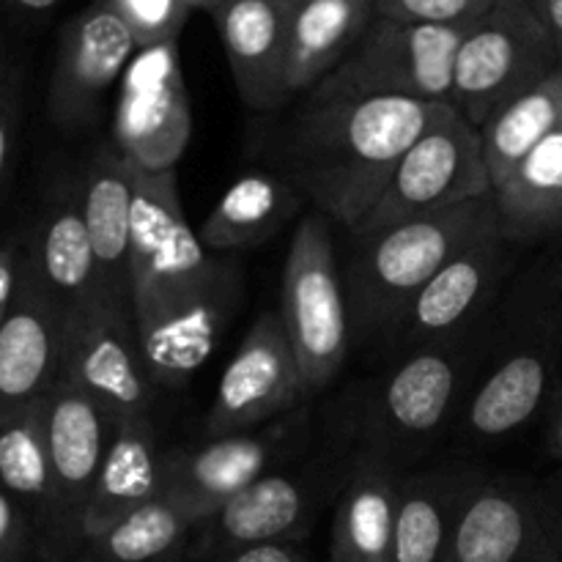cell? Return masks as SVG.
Instances as JSON below:
<instances>
[{"mask_svg": "<svg viewBox=\"0 0 562 562\" xmlns=\"http://www.w3.org/2000/svg\"><path fill=\"white\" fill-rule=\"evenodd\" d=\"M532 289H536L562 318V256L554 258V263L541 274V278L532 280Z\"/></svg>", "mask_w": 562, "mask_h": 562, "instance_id": "41", "label": "cell"}, {"mask_svg": "<svg viewBox=\"0 0 562 562\" xmlns=\"http://www.w3.org/2000/svg\"><path fill=\"white\" fill-rule=\"evenodd\" d=\"M305 401H311V395L283 318L278 311H263L220 376L203 415V437L267 426Z\"/></svg>", "mask_w": 562, "mask_h": 562, "instance_id": "17", "label": "cell"}, {"mask_svg": "<svg viewBox=\"0 0 562 562\" xmlns=\"http://www.w3.org/2000/svg\"><path fill=\"white\" fill-rule=\"evenodd\" d=\"M110 3L126 22L140 49L179 42V33L184 31L192 14L184 0H110Z\"/></svg>", "mask_w": 562, "mask_h": 562, "instance_id": "32", "label": "cell"}, {"mask_svg": "<svg viewBox=\"0 0 562 562\" xmlns=\"http://www.w3.org/2000/svg\"><path fill=\"white\" fill-rule=\"evenodd\" d=\"M562 60V0H527Z\"/></svg>", "mask_w": 562, "mask_h": 562, "instance_id": "40", "label": "cell"}, {"mask_svg": "<svg viewBox=\"0 0 562 562\" xmlns=\"http://www.w3.org/2000/svg\"><path fill=\"white\" fill-rule=\"evenodd\" d=\"M373 20L376 0H302L291 25V99L305 97L333 75Z\"/></svg>", "mask_w": 562, "mask_h": 562, "instance_id": "27", "label": "cell"}, {"mask_svg": "<svg viewBox=\"0 0 562 562\" xmlns=\"http://www.w3.org/2000/svg\"><path fill=\"white\" fill-rule=\"evenodd\" d=\"M137 42L110 0H91L58 36L47 88V115L60 132L77 135L99 124L104 99L119 91Z\"/></svg>", "mask_w": 562, "mask_h": 562, "instance_id": "15", "label": "cell"}, {"mask_svg": "<svg viewBox=\"0 0 562 562\" xmlns=\"http://www.w3.org/2000/svg\"><path fill=\"white\" fill-rule=\"evenodd\" d=\"M60 376L91 395L113 426L157 423L162 390L148 371L126 307L99 300L66 318Z\"/></svg>", "mask_w": 562, "mask_h": 562, "instance_id": "12", "label": "cell"}, {"mask_svg": "<svg viewBox=\"0 0 562 562\" xmlns=\"http://www.w3.org/2000/svg\"><path fill=\"white\" fill-rule=\"evenodd\" d=\"M38 560V532L27 510L0 488V562Z\"/></svg>", "mask_w": 562, "mask_h": 562, "instance_id": "34", "label": "cell"}, {"mask_svg": "<svg viewBox=\"0 0 562 562\" xmlns=\"http://www.w3.org/2000/svg\"><path fill=\"white\" fill-rule=\"evenodd\" d=\"M203 562H313V558L302 543H272V547L241 549V552H231Z\"/></svg>", "mask_w": 562, "mask_h": 562, "instance_id": "37", "label": "cell"}, {"mask_svg": "<svg viewBox=\"0 0 562 562\" xmlns=\"http://www.w3.org/2000/svg\"><path fill=\"white\" fill-rule=\"evenodd\" d=\"M5 64H9V49H5V38L0 33V71L5 69Z\"/></svg>", "mask_w": 562, "mask_h": 562, "instance_id": "44", "label": "cell"}, {"mask_svg": "<svg viewBox=\"0 0 562 562\" xmlns=\"http://www.w3.org/2000/svg\"><path fill=\"white\" fill-rule=\"evenodd\" d=\"M483 472L470 464L415 467L401 472L393 562H445Z\"/></svg>", "mask_w": 562, "mask_h": 562, "instance_id": "23", "label": "cell"}, {"mask_svg": "<svg viewBox=\"0 0 562 562\" xmlns=\"http://www.w3.org/2000/svg\"><path fill=\"white\" fill-rule=\"evenodd\" d=\"M510 241L499 223L450 258L406 305L376 349L398 357L420 346L453 340L483 327L510 269Z\"/></svg>", "mask_w": 562, "mask_h": 562, "instance_id": "13", "label": "cell"}, {"mask_svg": "<svg viewBox=\"0 0 562 562\" xmlns=\"http://www.w3.org/2000/svg\"><path fill=\"white\" fill-rule=\"evenodd\" d=\"M562 126V64L481 126L492 192L532 148Z\"/></svg>", "mask_w": 562, "mask_h": 562, "instance_id": "31", "label": "cell"}, {"mask_svg": "<svg viewBox=\"0 0 562 562\" xmlns=\"http://www.w3.org/2000/svg\"><path fill=\"white\" fill-rule=\"evenodd\" d=\"M80 206L97 261L99 294L130 311L132 223H135V165L113 140L91 151L77 173ZM132 313V311H130Z\"/></svg>", "mask_w": 562, "mask_h": 562, "instance_id": "21", "label": "cell"}, {"mask_svg": "<svg viewBox=\"0 0 562 562\" xmlns=\"http://www.w3.org/2000/svg\"><path fill=\"white\" fill-rule=\"evenodd\" d=\"M42 404L0 426V488H5L36 525L38 560L44 562L53 549L58 508H55Z\"/></svg>", "mask_w": 562, "mask_h": 562, "instance_id": "29", "label": "cell"}, {"mask_svg": "<svg viewBox=\"0 0 562 562\" xmlns=\"http://www.w3.org/2000/svg\"><path fill=\"white\" fill-rule=\"evenodd\" d=\"M543 450L549 459L562 461V384L543 415Z\"/></svg>", "mask_w": 562, "mask_h": 562, "instance_id": "39", "label": "cell"}, {"mask_svg": "<svg viewBox=\"0 0 562 562\" xmlns=\"http://www.w3.org/2000/svg\"><path fill=\"white\" fill-rule=\"evenodd\" d=\"M184 3L190 5V11H209V14H212L223 0H184Z\"/></svg>", "mask_w": 562, "mask_h": 562, "instance_id": "43", "label": "cell"}, {"mask_svg": "<svg viewBox=\"0 0 562 562\" xmlns=\"http://www.w3.org/2000/svg\"><path fill=\"white\" fill-rule=\"evenodd\" d=\"M536 499H538V510H541L543 527H547L549 538H552L554 549H558L562 558V461L558 472H552L547 481L538 483Z\"/></svg>", "mask_w": 562, "mask_h": 562, "instance_id": "36", "label": "cell"}, {"mask_svg": "<svg viewBox=\"0 0 562 562\" xmlns=\"http://www.w3.org/2000/svg\"><path fill=\"white\" fill-rule=\"evenodd\" d=\"M562 64L527 0H497L461 38L453 69V108L481 130L503 104Z\"/></svg>", "mask_w": 562, "mask_h": 562, "instance_id": "11", "label": "cell"}, {"mask_svg": "<svg viewBox=\"0 0 562 562\" xmlns=\"http://www.w3.org/2000/svg\"><path fill=\"white\" fill-rule=\"evenodd\" d=\"M192 527L195 521L184 510L157 499L82 538L66 562H190Z\"/></svg>", "mask_w": 562, "mask_h": 562, "instance_id": "30", "label": "cell"}, {"mask_svg": "<svg viewBox=\"0 0 562 562\" xmlns=\"http://www.w3.org/2000/svg\"><path fill=\"white\" fill-rule=\"evenodd\" d=\"M497 225L494 198L464 203L448 212L406 220L366 236H349L344 263L355 346H379L417 291L477 236Z\"/></svg>", "mask_w": 562, "mask_h": 562, "instance_id": "4", "label": "cell"}, {"mask_svg": "<svg viewBox=\"0 0 562 562\" xmlns=\"http://www.w3.org/2000/svg\"><path fill=\"white\" fill-rule=\"evenodd\" d=\"M162 456L157 423L113 426V439L82 521V538L97 536L124 516L162 499Z\"/></svg>", "mask_w": 562, "mask_h": 562, "instance_id": "26", "label": "cell"}, {"mask_svg": "<svg viewBox=\"0 0 562 562\" xmlns=\"http://www.w3.org/2000/svg\"><path fill=\"white\" fill-rule=\"evenodd\" d=\"M448 108L453 104L305 93L278 126L267 157L307 206L351 231L379 201L406 148Z\"/></svg>", "mask_w": 562, "mask_h": 562, "instance_id": "2", "label": "cell"}, {"mask_svg": "<svg viewBox=\"0 0 562 562\" xmlns=\"http://www.w3.org/2000/svg\"><path fill=\"white\" fill-rule=\"evenodd\" d=\"M351 459L324 439L294 464L258 477L236 497L195 521L190 562L223 558L252 547L302 543L327 505H335Z\"/></svg>", "mask_w": 562, "mask_h": 562, "instance_id": "6", "label": "cell"}, {"mask_svg": "<svg viewBox=\"0 0 562 562\" xmlns=\"http://www.w3.org/2000/svg\"><path fill=\"white\" fill-rule=\"evenodd\" d=\"M470 25L379 16L344 64L313 91L322 97H395L453 104V69Z\"/></svg>", "mask_w": 562, "mask_h": 562, "instance_id": "9", "label": "cell"}, {"mask_svg": "<svg viewBox=\"0 0 562 562\" xmlns=\"http://www.w3.org/2000/svg\"><path fill=\"white\" fill-rule=\"evenodd\" d=\"M42 415L58 508L53 549L44 562H66L82 541V521L113 439V420L64 376L44 398Z\"/></svg>", "mask_w": 562, "mask_h": 562, "instance_id": "16", "label": "cell"}, {"mask_svg": "<svg viewBox=\"0 0 562 562\" xmlns=\"http://www.w3.org/2000/svg\"><path fill=\"white\" fill-rule=\"evenodd\" d=\"M401 472L373 459H351L333 505L329 562H393Z\"/></svg>", "mask_w": 562, "mask_h": 562, "instance_id": "24", "label": "cell"}, {"mask_svg": "<svg viewBox=\"0 0 562 562\" xmlns=\"http://www.w3.org/2000/svg\"><path fill=\"white\" fill-rule=\"evenodd\" d=\"M497 0H376L379 16L428 25H472Z\"/></svg>", "mask_w": 562, "mask_h": 562, "instance_id": "33", "label": "cell"}, {"mask_svg": "<svg viewBox=\"0 0 562 562\" xmlns=\"http://www.w3.org/2000/svg\"><path fill=\"white\" fill-rule=\"evenodd\" d=\"M483 327L395 357L379 376L346 390L329 417V437L349 459L415 470L453 431L472 379L492 351Z\"/></svg>", "mask_w": 562, "mask_h": 562, "instance_id": "3", "label": "cell"}, {"mask_svg": "<svg viewBox=\"0 0 562 562\" xmlns=\"http://www.w3.org/2000/svg\"><path fill=\"white\" fill-rule=\"evenodd\" d=\"M5 5H9L11 11H16V14H47V11H53L55 5L60 3V0H3Z\"/></svg>", "mask_w": 562, "mask_h": 562, "instance_id": "42", "label": "cell"}, {"mask_svg": "<svg viewBox=\"0 0 562 562\" xmlns=\"http://www.w3.org/2000/svg\"><path fill=\"white\" fill-rule=\"evenodd\" d=\"M33 562H42V560H33Z\"/></svg>", "mask_w": 562, "mask_h": 562, "instance_id": "45", "label": "cell"}, {"mask_svg": "<svg viewBox=\"0 0 562 562\" xmlns=\"http://www.w3.org/2000/svg\"><path fill=\"white\" fill-rule=\"evenodd\" d=\"M307 212V201L274 170H250L223 192L198 225V239L217 256L267 245L294 217Z\"/></svg>", "mask_w": 562, "mask_h": 562, "instance_id": "25", "label": "cell"}, {"mask_svg": "<svg viewBox=\"0 0 562 562\" xmlns=\"http://www.w3.org/2000/svg\"><path fill=\"white\" fill-rule=\"evenodd\" d=\"M66 313L20 247L14 300L0 324V426L36 409L60 376Z\"/></svg>", "mask_w": 562, "mask_h": 562, "instance_id": "18", "label": "cell"}, {"mask_svg": "<svg viewBox=\"0 0 562 562\" xmlns=\"http://www.w3.org/2000/svg\"><path fill=\"white\" fill-rule=\"evenodd\" d=\"M22 245L38 283L66 313V318L102 300L77 173L53 181V187L44 192L36 223L22 236Z\"/></svg>", "mask_w": 562, "mask_h": 562, "instance_id": "22", "label": "cell"}, {"mask_svg": "<svg viewBox=\"0 0 562 562\" xmlns=\"http://www.w3.org/2000/svg\"><path fill=\"white\" fill-rule=\"evenodd\" d=\"M510 245H532L562 231V126L538 143L492 192Z\"/></svg>", "mask_w": 562, "mask_h": 562, "instance_id": "28", "label": "cell"}, {"mask_svg": "<svg viewBox=\"0 0 562 562\" xmlns=\"http://www.w3.org/2000/svg\"><path fill=\"white\" fill-rule=\"evenodd\" d=\"M20 247H22V236H14V239L0 245V324H3L5 313H9L11 300H14Z\"/></svg>", "mask_w": 562, "mask_h": 562, "instance_id": "38", "label": "cell"}, {"mask_svg": "<svg viewBox=\"0 0 562 562\" xmlns=\"http://www.w3.org/2000/svg\"><path fill=\"white\" fill-rule=\"evenodd\" d=\"M110 140L135 168L148 173L176 170L192 140L179 42L137 49L115 91Z\"/></svg>", "mask_w": 562, "mask_h": 562, "instance_id": "14", "label": "cell"}, {"mask_svg": "<svg viewBox=\"0 0 562 562\" xmlns=\"http://www.w3.org/2000/svg\"><path fill=\"white\" fill-rule=\"evenodd\" d=\"M278 313L313 398L338 379L355 349L349 294L335 252L333 223L316 209L302 214L291 236Z\"/></svg>", "mask_w": 562, "mask_h": 562, "instance_id": "7", "label": "cell"}, {"mask_svg": "<svg viewBox=\"0 0 562 562\" xmlns=\"http://www.w3.org/2000/svg\"><path fill=\"white\" fill-rule=\"evenodd\" d=\"M313 448L316 415L311 401L267 426L201 437L173 448L165 445L162 499L198 521L258 477L294 464Z\"/></svg>", "mask_w": 562, "mask_h": 562, "instance_id": "8", "label": "cell"}, {"mask_svg": "<svg viewBox=\"0 0 562 562\" xmlns=\"http://www.w3.org/2000/svg\"><path fill=\"white\" fill-rule=\"evenodd\" d=\"M22 110V71L9 60L0 71V184L9 170L11 151H14L16 126H20Z\"/></svg>", "mask_w": 562, "mask_h": 562, "instance_id": "35", "label": "cell"}, {"mask_svg": "<svg viewBox=\"0 0 562 562\" xmlns=\"http://www.w3.org/2000/svg\"><path fill=\"white\" fill-rule=\"evenodd\" d=\"M492 195L481 130L448 108L401 157L371 212L349 236L376 234L390 225L448 212Z\"/></svg>", "mask_w": 562, "mask_h": 562, "instance_id": "10", "label": "cell"}, {"mask_svg": "<svg viewBox=\"0 0 562 562\" xmlns=\"http://www.w3.org/2000/svg\"><path fill=\"white\" fill-rule=\"evenodd\" d=\"M445 562H562L536 499V483L483 475Z\"/></svg>", "mask_w": 562, "mask_h": 562, "instance_id": "20", "label": "cell"}, {"mask_svg": "<svg viewBox=\"0 0 562 562\" xmlns=\"http://www.w3.org/2000/svg\"><path fill=\"white\" fill-rule=\"evenodd\" d=\"M302 0H223L212 11L239 99L252 113L291 102V25Z\"/></svg>", "mask_w": 562, "mask_h": 562, "instance_id": "19", "label": "cell"}, {"mask_svg": "<svg viewBox=\"0 0 562 562\" xmlns=\"http://www.w3.org/2000/svg\"><path fill=\"white\" fill-rule=\"evenodd\" d=\"M560 366L562 318L530 285L514 335L494 340L461 401L450 437L464 448H488L516 437L547 415L562 384Z\"/></svg>", "mask_w": 562, "mask_h": 562, "instance_id": "5", "label": "cell"}, {"mask_svg": "<svg viewBox=\"0 0 562 562\" xmlns=\"http://www.w3.org/2000/svg\"><path fill=\"white\" fill-rule=\"evenodd\" d=\"M130 311L154 382L176 393L206 366L241 302V274L187 223L176 170L135 168Z\"/></svg>", "mask_w": 562, "mask_h": 562, "instance_id": "1", "label": "cell"}]
</instances>
